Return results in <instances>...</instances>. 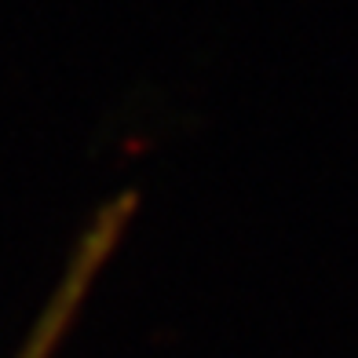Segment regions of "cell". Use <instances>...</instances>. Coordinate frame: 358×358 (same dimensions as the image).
I'll return each instance as SVG.
<instances>
[{"instance_id":"1","label":"cell","mask_w":358,"mask_h":358,"mask_svg":"<svg viewBox=\"0 0 358 358\" xmlns=\"http://www.w3.org/2000/svg\"><path fill=\"white\" fill-rule=\"evenodd\" d=\"M124 216H128V201H117L113 208H106L103 220L88 231L85 245H80L73 267H70V274H66V282H62L59 292H55V303L48 307L44 318L37 322V329H34V336H29L22 358H52V351L59 348L62 333L70 329V322H73V315H77L80 300L88 296L95 274H99V267L110 259L113 245H117V238H121V231H124Z\"/></svg>"}]
</instances>
